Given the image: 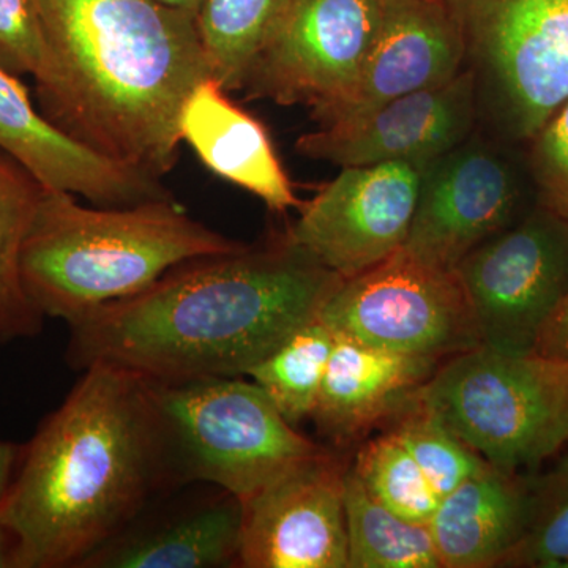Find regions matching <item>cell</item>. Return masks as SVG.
Returning a JSON list of instances; mask_svg holds the SVG:
<instances>
[{"label":"cell","mask_w":568,"mask_h":568,"mask_svg":"<svg viewBox=\"0 0 568 568\" xmlns=\"http://www.w3.org/2000/svg\"><path fill=\"white\" fill-rule=\"evenodd\" d=\"M351 469L372 496L398 517L428 523L435 514L439 496L394 433L369 440Z\"/></svg>","instance_id":"obj_26"},{"label":"cell","mask_w":568,"mask_h":568,"mask_svg":"<svg viewBox=\"0 0 568 568\" xmlns=\"http://www.w3.org/2000/svg\"><path fill=\"white\" fill-rule=\"evenodd\" d=\"M339 282L286 234L189 261L70 324L67 364L114 366L159 384L248 375L320 316Z\"/></svg>","instance_id":"obj_1"},{"label":"cell","mask_w":568,"mask_h":568,"mask_svg":"<svg viewBox=\"0 0 568 568\" xmlns=\"http://www.w3.org/2000/svg\"><path fill=\"white\" fill-rule=\"evenodd\" d=\"M436 365V358L394 353L336 335L312 418L325 436L351 439L402 413Z\"/></svg>","instance_id":"obj_18"},{"label":"cell","mask_w":568,"mask_h":568,"mask_svg":"<svg viewBox=\"0 0 568 568\" xmlns=\"http://www.w3.org/2000/svg\"><path fill=\"white\" fill-rule=\"evenodd\" d=\"M241 499L219 489L182 511L140 523L97 549L82 567L220 568L237 566Z\"/></svg>","instance_id":"obj_20"},{"label":"cell","mask_w":568,"mask_h":568,"mask_svg":"<svg viewBox=\"0 0 568 568\" xmlns=\"http://www.w3.org/2000/svg\"><path fill=\"white\" fill-rule=\"evenodd\" d=\"M44 118L104 159L162 179L181 148L179 114L211 78L196 18L156 0H39Z\"/></svg>","instance_id":"obj_3"},{"label":"cell","mask_w":568,"mask_h":568,"mask_svg":"<svg viewBox=\"0 0 568 568\" xmlns=\"http://www.w3.org/2000/svg\"><path fill=\"white\" fill-rule=\"evenodd\" d=\"M317 317L336 335L436 361L481 345L455 272L422 263L403 248L342 278Z\"/></svg>","instance_id":"obj_8"},{"label":"cell","mask_w":568,"mask_h":568,"mask_svg":"<svg viewBox=\"0 0 568 568\" xmlns=\"http://www.w3.org/2000/svg\"><path fill=\"white\" fill-rule=\"evenodd\" d=\"M476 78L466 67L446 84L399 97L346 121L324 123L295 142L301 155L342 168L429 163L473 136Z\"/></svg>","instance_id":"obj_13"},{"label":"cell","mask_w":568,"mask_h":568,"mask_svg":"<svg viewBox=\"0 0 568 568\" xmlns=\"http://www.w3.org/2000/svg\"><path fill=\"white\" fill-rule=\"evenodd\" d=\"M390 0H294L261 52L244 91L282 106L317 111L353 85Z\"/></svg>","instance_id":"obj_10"},{"label":"cell","mask_w":568,"mask_h":568,"mask_svg":"<svg viewBox=\"0 0 568 568\" xmlns=\"http://www.w3.org/2000/svg\"><path fill=\"white\" fill-rule=\"evenodd\" d=\"M179 133L211 173L260 197L272 211L301 205L267 129L213 78L186 97Z\"/></svg>","instance_id":"obj_17"},{"label":"cell","mask_w":568,"mask_h":568,"mask_svg":"<svg viewBox=\"0 0 568 568\" xmlns=\"http://www.w3.org/2000/svg\"><path fill=\"white\" fill-rule=\"evenodd\" d=\"M166 488L151 384L93 365L21 446L0 518L17 538L18 568L82 567Z\"/></svg>","instance_id":"obj_2"},{"label":"cell","mask_w":568,"mask_h":568,"mask_svg":"<svg viewBox=\"0 0 568 568\" xmlns=\"http://www.w3.org/2000/svg\"><path fill=\"white\" fill-rule=\"evenodd\" d=\"M151 384L171 487L204 484L245 500L325 450L239 377Z\"/></svg>","instance_id":"obj_6"},{"label":"cell","mask_w":568,"mask_h":568,"mask_svg":"<svg viewBox=\"0 0 568 568\" xmlns=\"http://www.w3.org/2000/svg\"><path fill=\"white\" fill-rule=\"evenodd\" d=\"M416 459L439 499L489 465L446 425L409 403L390 429Z\"/></svg>","instance_id":"obj_27"},{"label":"cell","mask_w":568,"mask_h":568,"mask_svg":"<svg viewBox=\"0 0 568 568\" xmlns=\"http://www.w3.org/2000/svg\"><path fill=\"white\" fill-rule=\"evenodd\" d=\"M564 568H568V564H567V566H566V567H564Z\"/></svg>","instance_id":"obj_34"},{"label":"cell","mask_w":568,"mask_h":568,"mask_svg":"<svg viewBox=\"0 0 568 568\" xmlns=\"http://www.w3.org/2000/svg\"><path fill=\"white\" fill-rule=\"evenodd\" d=\"M521 201L517 166L473 134L426 164L403 250L422 263L455 271L478 245L517 223Z\"/></svg>","instance_id":"obj_12"},{"label":"cell","mask_w":568,"mask_h":568,"mask_svg":"<svg viewBox=\"0 0 568 568\" xmlns=\"http://www.w3.org/2000/svg\"><path fill=\"white\" fill-rule=\"evenodd\" d=\"M410 403L506 473L536 469L568 444V362L536 351L454 355Z\"/></svg>","instance_id":"obj_5"},{"label":"cell","mask_w":568,"mask_h":568,"mask_svg":"<svg viewBox=\"0 0 568 568\" xmlns=\"http://www.w3.org/2000/svg\"><path fill=\"white\" fill-rule=\"evenodd\" d=\"M343 481L324 452L241 500L237 566L349 568Z\"/></svg>","instance_id":"obj_14"},{"label":"cell","mask_w":568,"mask_h":568,"mask_svg":"<svg viewBox=\"0 0 568 568\" xmlns=\"http://www.w3.org/2000/svg\"><path fill=\"white\" fill-rule=\"evenodd\" d=\"M44 186L0 151V347L40 335L44 317L26 293L21 254Z\"/></svg>","instance_id":"obj_21"},{"label":"cell","mask_w":568,"mask_h":568,"mask_svg":"<svg viewBox=\"0 0 568 568\" xmlns=\"http://www.w3.org/2000/svg\"><path fill=\"white\" fill-rule=\"evenodd\" d=\"M244 244L197 222L175 197L88 207L44 189L21 254L26 293L43 317L73 324L144 291L171 268Z\"/></svg>","instance_id":"obj_4"},{"label":"cell","mask_w":568,"mask_h":568,"mask_svg":"<svg viewBox=\"0 0 568 568\" xmlns=\"http://www.w3.org/2000/svg\"><path fill=\"white\" fill-rule=\"evenodd\" d=\"M47 54L39 0H0V69L36 78Z\"/></svg>","instance_id":"obj_28"},{"label":"cell","mask_w":568,"mask_h":568,"mask_svg":"<svg viewBox=\"0 0 568 568\" xmlns=\"http://www.w3.org/2000/svg\"><path fill=\"white\" fill-rule=\"evenodd\" d=\"M532 142L541 207L568 220V100Z\"/></svg>","instance_id":"obj_29"},{"label":"cell","mask_w":568,"mask_h":568,"mask_svg":"<svg viewBox=\"0 0 568 568\" xmlns=\"http://www.w3.org/2000/svg\"><path fill=\"white\" fill-rule=\"evenodd\" d=\"M0 151L22 164L48 190L123 207L168 200L160 179L104 159L44 118L20 77L0 69Z\"/></svg>","instance_id":"obj_16"},{"label":"cell","mask_w":568,"mask_h":568,"mask_svg":"<svg viewBox=\"0 0 568 568\" xmlns=\"http://www.w3.org/2000/svg\"><path fill=\"white\" fill-rule=\"evenodd\" d=\"M294 0H203L196 28L211 78L244 91L254 63L282 28Z\"/></svg>","instance_id":"obj_22"},{"label":"cell","mask_w":568,"mask_h":568,"mask_svg":"<svg viewBox=\"0 0 568 568\" xmlns=\"http://www.w3.org/2000/svg\"><path fill=\"white\" fill-rule=\"evenodd\" d=\"M156 2L164 3V6L171 7V9L185 11V13L193 14L196 18L203 0H156Z\"/></svg>","instance_id":"obj_33"},{"label":"cell","mask_w":568,"mask_h":568,"mask_svg":"<svg viewBox=\"0 0 568 568\" xmlns=\"http://www.w3.org/2000/svg\"><path fill=\"white\" fill-rule=\"evenodd\" d=\"M426 164L343 168L302 205L287 241L342 278L375 267L405 245Z\"/></svg>","instance_id":"obj_11"},{"label":"cell","mask_w":568,"mask_h":568,"mask_svg":"<svg viewBox=\"0 0 568 568\" xmlns=\"http://www.w3.org/2000/svg\"><path fill=\"white\" fill-rule=\"evenodd\" d=\"M526 515V477L488 465L444 496L426 525L444 568L503 567Z\"/></svg>","instance_id":"obj_19"},{"label":"cell","mask_w":568,"mask_h":568,"mask_svg":"<svg viewBox=\"0 0 568 568\" xmlns=\"http://www.w3.org/2000/svg\"><path fill=\"white\" fill-rule=\"evenodd\" d=\"M536 353L568 362V293L538 336Z\"/></svg>","instance_id":"obj_30"},{"label":"cell","mask_w":568,"mask_h":568,"mask_svg":"<svg viewBox=\"0 0 568 568\" xmlns=\"http://www.w3.org/2000/svg\"><path fill=\"white\" fill-rule=\"evenodd\" d=\"M474 71L478 118L532 141L568 100V0H447Z\"/></svg>","instance_id":"obj_7"},{"label":"cell","mask_w":568,"mask_h":568,"mask_svg":"<svg viewBox=\"0 0 568 568\" xmlns=\"http://www.w3.org/2000/svg\"><path fill=\"white\" fill-rule=\"evenodd\" d=\"M467 67L462 26L447 0H390L386 20L345 95L312 112L320 125L353 119L454 80Z\"/></svg>","instance_id":"obj_15"},{"label":"cell","mask_w":568,"mask_h":568,"mask_svg":"<svg viewBox=\"0 0 568 568\" xmlns=\"http://www.w3.org/2000/svg\"><path fill=\"white\" fill-rule=\"evenodd\" d=\"M454 272L481 345L532 353L568 293V220L537 209L478 245Z\"/></svg>","instance_id":"obj_9"},{"label":"cell","mask_w":568,"mask_h":568,"mask_svg":"<svg viewBox=\"0 0 568 568\" xmlns=\"http://www.w3.org/2000/svg\"><path fill=\"white\" fill-rule=\"evenodd\" d=\"M349 568H440L426 523L398 517L372 496L354 470L343 481Z\"/></svg>","instance_id":"obj_23"},{"label":"cell","mask_w":568,"mask_h":568,"mask_svg":"<svg viewBox=\"0 0 568 568\" xmlns=\"http://www.w3.org/2000/svg\"><path fill=\"white\" fill-rule=\"evenodd\" d=\"M17 538L0 518V568H18Z\"/></svg>","instance_id":"obj_32"},{"label":"cell","mask_w":568,"mask_h":568,"mask_svg":"<svg viewBox=\"0 0 568 568\" xmlns=\"http://www.w3.org/2000/svg\"><path fill=\"white\" fill-rule=\"evenodd\" d=\"M21 446L13 443L0 440V499L6 495L14 470H17L18 459H20Z\"/></svg>","instance_id":"obj_31"},{"label":"cell","mask_w":568,"mask_h":568,"mask_svg":"<svg viewBox=\"0 0 568 568\" xmlns=\"http://www.w3.org/2000/svg\"><path fill=\"white\" fill-rule=\"evenodd\" d=\"M540 476L526 477L528 515L503 567L564 568L568 564V444Z\"/></svg>","instance_id":"obj_25"},{"label":"cell","mask_w":568,"mask_h":568,"mask_svg":"<svg viewBox=\"0 0 568 568\" xmlns=\"http://www.w3.org/2000/svg\"><path fill=\"white\" fill-rule=\"evenodd\" d=\"M335 338L334 331L316 317L297 328L246 375L293 426L312 417Z\"/></svg>","instance_id":"obj_24"}]
</instances>
